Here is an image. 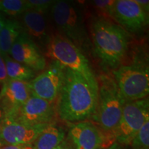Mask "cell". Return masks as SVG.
I'll use <instances>...</instances> for the list:
<instances>
[{
	"instance_id": "6da1fadb",
	"label": "cell",
	"mask_w": 149,
	"mask_h": 149,
	"mask_svg": "<svg viewBox=\"0 0 149 149\" xmlns=\"http://www.w3.org/2000/svg\"><path fill=\"white\" fill-rule=\"evenodd\" d=\"M97 103L98 85L92 84L81 74L66 68L56 109L61 120L74 124L91 121L96 113Z\"/></svg>"
},
{
	"instance_id": "7a4b0ae2",
	"label": "cell",
	"mask_w": 149,
	"mask_h": 149,
	"mask_svg": "<svg viewBox=\"0 0 149 149\" xmlns=\"http://www.w3.org/2000/svg\"><path fill=\"white\" fill-rule=\"evenodd\" d=\"M91 34L97 57L114 70L120 66L128 54L129 33L113 20L100 16L93 19Z\"/></svg>"
},
{
	"instance_id": "3957f363",
	"label": "cell",
	"mask_w": 149,
	"mask_h": 149,
	"mask_svg": "<svg viewBox=\"0 0 149 149\" xmlns=\"http://www.w3.org/2000/svg\"><path fill=\"white\" fill-rule=\"evenodd\" d=\"M97 80L98 84L97 108L91 121L106 133L115 137V133L120 123L126 101L113 78L103 74Z\"/></svg>"
},
{
	"instance_id": "277c9868",
	"label": "cell",
	"mask_w": 149,
	"mask_h": 149,
	"mask_svg": "<svg viewBox=\"0 0 149 149\" xmlns=\"http://www.w3.org/2000/svg\"><path fill=\"white\" fill-rule=\"evenodd\" d=\"M50 13L58 33L71 41L83 53L88 49V32L82 13L77 4L70 1H55Z\"/></svg>"
},
{
	"instance_id": "5b68a950",
	"label": "cell",
	"mask_w": 149,
	"mask_h": 149,
	"mask_svg": "<svg viewBox=\"0 0 149 149\" xmlns=\"http://www.w3.org/2000/svg\"><path fill=\"white\" fill-rule=\"evenodd\" d=\"M114 80L122 97L126 102L141 100L149 93L148 64L135 58L131 63L121 64L113 70Z\"/></svg>"
},
{
	"instance_id": "8992f818",
	"label": "cell",
	"mask_w": 149,
	"mask_h": 149,
	"mask_svg": "<svg viewBox=\"0 0 149 149\" xmlns=\"http://www.w3.org/2000/svg\"><path fill=\"white\" fill-rule=\"evenodd\" d=\"M44 55L66 68L81 74L92 84L98 85L88 59L81 50L66 37L58 33L53 35Z\"/></svg>"
},
{
	"instance_id": "52a82bcc",
	"label": "cell",
	"mask_w": 149,
	"mask_h": 149,
	"mask_svg": "<svg viewBox=\"0 0 149 149\" xmlns=\"http://www.w3.org/2000/svg\"><path fill=\"white\" fill-rule=\"evenodd\" d=\"M149 120L148 97L126 102L115 133V141L121 145H129L136 134Z\"/></svg>"
},
{
	"instance_id": "ba28073f",
	"label": "cell",
	"mask_w": 149,
	"mask_h": 149,
	"mask_svg": "<svg viewBox=\"0 0 149 149\" xmlns=\"http://www.w3.org/2000/svg\"><path fill=\"white\" fill-rule=\"evenodd\" d=\"M66 68L52 61L47 68L29 81L31 95L54 103L64 84Z\"/></svg>"
},
{
	"instance_id": "9c48e42d",
	"label": "cell",
	"mask_w": 149,
	"mask_h": 149,
	"mask_svg": "<svg viewBox=\"0 0 149 149\" xmlns=\"http://www.w3.org/2000/svg\"><path fill=\"white\" fill-rule=\"evenodd\" d=\"M68 137L75 149H106L115 141L113 136L89 120L74 123Z\"/></svg>"
},
{
	"instance_id": "30bf717a",
	"label": "cell",
	"mask_w": 149,
	"mask_h": 149,
	"mask_svg": "<svg viewBox=\"0 0 149 149\" xmlns=\"http://www.w3.org/2000/svg\"><path fill=\"white\" fill-rule=\"evenodd\" d=\"M56 111L55 104L32 95L9 118L29 126H41L53 123Z\"/></svg>"
},
{
	"instance_id": "8fae6325",
	"label": "cell",
	"mask_w": 149,
	"mask_h": 149,
	"mask_svg": "<svg viewBox=\"0 0 149 149\" xmlns=\"http://www.w3.org/2000/svg\"><path fill=\"white\" fill-rule=\"evenodd\" d=\"M113 19L128 33L139 34L148 25V14L135 0H117L113 9Z\"/></svg>"
},
{
	"instance_id": "7c38bea8",
	"label": "cell",
	"mask_w": 149,
	"mask_h": 149,
	"mask_svg": "<svg viewBox=\"0 0 149 149\" xmlns=\"http://www.w3.org/2000/svg\"><path fill=\"white\" fill-rule=\"evenodd\" d=\"M9 55L14 60L27 66L35 72L42 71L46 67L44 54L24 31L13 44Z\"/></svg>"
},
{
	"instance_id": "4fadbf2b",
	"label": "cell",
	"mask_w": 149,
	"mask_h": 149,
	"mask_svg": "<svg viewBox=\"0 0 149 149\" xmlns=\"http://www.w3.org/2000/svg\"><path fill=\"white\" fill-rule=\"evenodd\" d=\"M47 125H26L6 117L0 127V138L5 145L32 144Z\"/></svg>"
},
{
	"instance_id": "5bb4252c",
	"label": "cell",
	"mask_w": 149,
	"mask_h": 149,
	"mask_svg": "<svg viewBox=\"0 0 149 149\" xmlns=\"http://www.w3.org/2000/svg\"><path fill=\"white\" fill-rule=\"evenodd\" d=\"M21 24L24 32L44 54L53 37L44 14L34 10L26 11L22 15Z\"/></svg>"
},
{
	"instance_id": "9a60e30c",
	"label": "cell",
	"mask_w": 149,
	"mask_h": 149,
	"mask_svg": "<svg viewBox=\"0 0 149 149\" xmlns=\"http://www.w3.org/2000/svg\"><path fill=\"white\" fill-rule=\"evenodd\" d=\"M31 95L29 83L8 79L0 93V103L7 111V117L14 114Z\"/></svg>"
},
{
	"instance_id": "2e32d148",
	"label": "cell",
	"mask_w": 149,
	"mask_h": 149,
	"mask_svg": "<svg viewBox=\"0 0 149 149\" xmlns=\"http://www.w3.org/2000/svg\"><path fill=\"white\" fill-rule=\"evenodd\" d=\"M66 138L64 129L54 123L48 124L33 143L34 149H55Z\"/></svg>"
},
{
	"instance_id": "e0dca14e",
	"label": "cell",
	"mask_w": 149,
	"mask_h": 149,
	"mask_svg": "<svg viewBox=\"0 0 149 149\" xmlns=\"http://www.w3.org/2000/svg\"><path fill=\"white\" fill-rule=\"evenodd\" d=\"M23 32L20 22L14 19H6L4 26L0 31V49L3 57L9 55L13 44Z\"/></svg>"
},
{
	"instance_id": "ac0fdd59",
	"label": "cell",
	"mask_w": 149,
	"mask_h": 149,
	"mask_svg": "<svg viewBox=\"0 0 149 149\" xmlns=\"http://www.w3.org/2000/svg\"><path fill=\"white\" fill-rule=\"evenodd\" d=\"M8 79L29 82L36 76V72L27 66L17 62L9 55L3 56Z\"/></svg>"
},
{
	"instance_id": "d6986e66",
	"label": "cell",
	"mask_w": 149,
	"mask_h": 149,
	"mask_svg": "<svg viewBox=\"0 0 149 149\" xmlns=\"http://www.w3.org/2000/svg\"><path fill=\"white\" fill-rule=\"evenodd\" d=\"M28 10L26 0H1L0 12L10 16H17Z\"/></svg>"
},
{
	"instance_id": "ffe728a7",
	"label": "cell",
	"mask_w": 149,
	"mask_h": 149,
	"mask_svg": "<svg viewBox=\"0 0 149 149\" xmlns=\"http://www.w3.org/2000/svg\"><path fill=\"white\" fill-rule=\"evenodd\" d=\"M130 145L133 149H149V120L143 124Z\"/></svg>"
},
{
	"instance_id": "44dd1931",
	"label": "cell",
	"mask_w": 149,
	"mask_h": 149,
	"mask_svg": "<svg viewBox=\"0 0 149 149\" xmlns=\"http://www.w3.org/2000/svg\"><path fill=\"white\" fill-rule=\"evenodd\" d=\"M55 1L52 0H26L28 10H34L45 15L51 10Z\"/></svg>"
},
{
	"instance_id": "7402d4cb",
	"label": "cell",
	"mask_w": 149,
	"mask_h": 149,
	"mask_svg": "<svg viewBox=\"0 0 149 149\" xmlns=\"http://www.w3.org/2000/svg\"><path fill=\"white\" fill-rule=\"evenodd\" d=\"M115 0H100V1H93L95 8L103 15L102 17L107 18H111L113 19V9H114Z\"/></svg>"
},
{
	"instance_id": "603a6c76",
	"label": "cell",
	"mask_w": 149,
	"mask_h": 149,
	"mask_svg": "<svg viewBox=\"0 0 149 149\" xmlns=\"http://www.w3.org/2000/svg\"><path fill=\"white\" fill-rule=\"evenodd\" d=\"M8 79L4 59L3 56L0 54V84H3L6 82Z\"/></svg>"
},
{
	"instance_id": "cb8c5ba5",
	"label": "cell",
	"mask_w": 149,
	"mask_h": 149,
	"mask_svg": "<svg viewBox=\"0 0 149 149\" xmlns=\"http://www.w3.org/2000/svg\"><path fill=\"white\" fill-rule=\"evenodd\" d=\"M55 149H75L73 146V144H72V142L68 138V137H66L64 139V140L58 146H57Z\"/></svg>"
},
{
	"instance_id": "d4e9b609",
	"label": "cell",
	"mask_w": 149,
	"mask_h": 149,
	"mask_svg": "<svg viewBox=\"0 0 149 149\" xmlns=\"http://www.w3.org/2000/svg\"><path fill=\"white\" fill-rule=\"evenodd\" d=\"M0 149H34L32 144L27 145H5Z\"/></svg>"
},
{
	"instance_id": "484cf974",
	"label": "cell",
	"mask_w": 149,
	"mask_h": 149,
	"mask_svg": "<svg viewBox=\"0 0 149 149\" xmlns=\"http://www.w3.org/2000/svg\"><path fill=\"white\" fill-rule=\"evenodd\" d=\"M136 3L144 10L146 13L148 14L149 12V1L148 0H135Z\"/></svg>"
},
{
	"instance_id": "4316f807",
	"label": "cell",
	"mask_w": 149,
	"mask_h": 149,
	"mask_svg": "<svg viewBox=\"0 0 149 149\" xmlns=\"http://www.w3.org/2000/svg\"><path fill=\"white\" fill-rule=\"evenodd\" d=\"M7 117V111L5 108L3 107L2 104L0 103V127L4 122L5 119Z\"/></svg>"
},
{
	"instance_id": "83f0119b",
	"label": "cell",
	"mask_w": 149,
	"mask_h": 149,
	"mask_svg": "<svg viewBox=\"0 0 149 149\" xmlns=\"http://www.w3.org/2000/svg\"><path fill=\"white\" fill-rule=\"evenodd\" d=\"M107 149H124V148H123L122 145L118 144V143L116 142V141H115V142L112 145H111V146H110Z\"/></svg>"
},
{
	"instance_id": "f1b7e54d",
	"label": "cell",
	"mask_w": 149,
	"mask_h": 149,
	"mask_svg": "<svg viewBox=\"0 0 149 149\" xmlns=\"http://www.w3.org/2000/svg\"><path fill=\"white\" fill-rule=\"evenodd\" d=\"M6 22V19H5L4 16L0 13V31H1V29H3V27L4 26Z\"/></svg>"
},
{
	"instance_id": "f546056e",
	"label": "cell",
	"mask_w": 149,
	"mask_h": 149,
	"mask_svg": "<svg viewBox=\"0 0 149 149\" xmlns=\"http://www.w3.org/2000/svg\"><path fill=\"white\" fill-rule=\"evenodd\" d=\"M3 146H5L4 142H3V141L1 140V139L0 138V148H1V147Z\"/></svg>"
},
{
	"instance_id": "4dcf8cb0",
	"label": "cell",
	"mask_w": 149,
	"mask_h": 149,
	"mask_svg": "<svg viewBox=\"0 0 149 149\" xmlns=\"http://www.w3.org/2000/svg\"><path fill=\"white\" fill-rule=\"evenodd\" d=\"M0 54H1V55H2V54H1V49H0Z\"/></svg>"
}]
</instances>
